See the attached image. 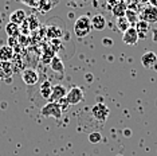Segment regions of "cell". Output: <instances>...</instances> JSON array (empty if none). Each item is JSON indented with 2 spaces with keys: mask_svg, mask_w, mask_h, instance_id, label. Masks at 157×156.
I'll return each instance as SVG.
<instances>
[{
  "mask_svg": "<svg viewBox=\"0 0 157 156\" xmlns=\"http://www.w3.org/2000/svg\"><path fill=\"white\" fill-rule=\"evenodd\" d=\"M91 31V19L86 15H82L74 22V34L78 38L87 37Z\"/></svg>",
  "mask_w": 157,
  "mask_h": 156,
  "instance_id": "1",
  "label": "cell"
},
{
  "mask_svg": "<svg viewBox=\"0 0 157 156\" xmlns=\"http://www.w3.org/2000/svg\"><path fill=\"white\" fill-rule=\"evenodd\" d=\"M91 115H93V117H94L95 120L103 123V121H106V120H108V117L110 115V111H109V108L105 104L98 102V104H95L91 108Z\"/></svg>",
  "mask_w": 157,
  "mask_h": 156,
  "instance_id": "2",
  "label": "cell"
},
{
  "mask_svg": "<svg viewBox=\"0 0 157 156\" xmlns=\"http://www.w3.org/2000/svg\"><path fill=\"white\" fill-rule=\"evenodd\" d=\"M40 115L43 117H54V119H60L62 117V111L56 102H48L40 109Z\"/></svg>",
  "mask_w": 157,
  "mask_h": 156,
  "instance_id": "3",
  "label": "cell"
},
{
  "mask_svg": "<svg viewBox=\"0 0 157 156\" xmlns=\"http://www.w3.org/2000/svg\"><path fill=\"white\" fill-rule=\"evenodd\" d=\"M66 100L69 102V105H78L79 102L83 101V90L78 86H73L67 92Z\"/></svg>",
  "mask_w": 157,
  "mask_h": 156,
  "instance_id": "4",
  "label": "cell"
},
{
  "mask_svg": "<svg viewBox=\"0 0 157 156\" xmlns=\"http://www.w3.org/2000/svg\"><path fill=\"white\" fill-rule=\"evenodd\" d=\"M141 20L146 23H157V8L149 4L141 11Z\"/></svg>",
  "mask_w": 157,
  "mask_h": 156,
  "instance_id": "5",
  "label": "cell"
},
{
  "mask_svg": "<svg viewBox=\"0 0 157 156\" xmlns=\"http://www.w3.org/2000/svg\"><path fill=\"white\" fill-rule=\"evenodd\" d=\"M12 74L13 67L11 62H0V80L10 82L12 80Z\"/></svg>",
  "mask_w": 157,
  "mask_h": 156,
  "instance_id": "6",
  "label": "cell"
},
{
  "mask_svg": "<svg viewBox=\"0 0 157 156\" xmlns=\"http://www.w3.org/2000/svg\"><path fill=\"white\" fill-rule=\"evenodd\" d=\"M122 41H124V43L128 45V46H136V45H137L138 34H137V31H136V28L133 26L122 34Z\"/></svg>",
  "mask_w": 157,
  "mask_h": 156,
  "instance_id": "7",
  "label": "cell"
},
{
  "mask_svg": "<svg viewBox=\"0 0 157 156\" xmlns=\"http://www.w3.org/2000/svg\"><path fill=\"white\" fill-rule=\"evenodd\" d=\"M22 78H23V82L26 84L27 86H34V85L38 82L39 76L34 69H26L22 73Z\"/></svg>",
  "mask_w": 157,
  "mask_h": 156,
  "instance_id": "8",
  "label": "cell"
},
{
  "mask_svg": "<svg viewBox=\"0 0 157 156\" xmlns=\"http://www.w3.org/2000/svg\"><path fill=\"white\" fill-rule=\"evenodd\" d=\"M141 63H142V66H144V67H146V69L155 67L157 65V55H156V53L155 51H146L145 54H142Z\"/></svg>",
  "mask_w": 157,
  "mask_h": 156,
  "instance_id": "9",
  "label": "cell"
},
{
  "mask_svg": "<svg viewBox=\"0 0 157 156\" xmlns=\"http://www.w3.org/2000/svg\"><path fill=\"white\" fill-rule=\"evenodd\" d=\"M67 94V90L63 85H55L52 86V93H51V97H50V102H58L59 100L65 98Z\"/></svg>",
  "mask_w": 157,
  "mask_h": 156,
  "instance_id": "10",
  "label": "cell"
},
{
  "mask_svg": "<svg viewBox=\"0 0 157 156\" xmlns=\"http://www.w3.org/2000/svg\"><path fill=\"white\" fill-rule=\"evenodd\" d=\"M27 19V15H26V11L24 10H16L11 14L10 16V23H13V24H23Z\"/></svg>",
  "mask_w": 157,
  "mask_h": 156,
  "instance_id": "11",
  "label": "cell"
},
{
  "mask_svg": "<svg viewBox=\"0 0 157 156\" xmlns=\"http://www.w3.org/2000/svg\"><path fill=\"white\" fill-rule=\"evenodd\" d=\"M13 49L11 46H2L0 47V62H10L13 59Z\"/></svg>",
  "mask_w": 157,
  "mask_h": 156,
  "instance_id": "12",
  "label": "cell"
},
{
  "mask_svg": "<svg viewBox=\"0 0 157 156\" xmlns=\"http://www.w3.org/2000/svg\"><path fill=\"white\" fill-rule=\"evenodd\" d=\"M136 28V31H137V34H138V39L140 38H146V35H148L149 33V30H151V26H149V23H146L144 22V20H138L137 23H136V26H133Z\"/></svg>",
  "mask_w": 157,
  "mask_h": 156,
  "instance_id": "13",
  "label": "cell"
},
{
  "mask_svg": "<svg viewBox=\"0 0 157 156\" xmlns=\"http://www.w3.org/2000/svg\"><path fill=\"white\" fill-rule=\"evenodd\" d=\"M105 27H106V19L103 15L97 14L95 16L91 18V28H94L97 31H102Z\"/></svg>",
  "mask_w": 157,
  "mask_h": 156,
  "instance_id": "14",
  "label": "cell"
},
{
  "mask_svg": "<svg viewBox=\"0 0 157 156\" xmlns=\"http://www.w3.org/2000/svg\"><path fill=\"white\" fill-rule=\"evenodd\" d=\"M126 10H128L126 4L122 3V2H120V3H116V4L112 7V14L117 18V19H118V18L125 16V14H126Z\"/></svg>",
  "mask_w": 157,
  "mask_h": 156,
  "instance_id": "15",
  "label": "cell"
},
{
  "mask_svg": "<svg viewBox=\"0 0 157 156\" xmlns=\"http://www.w3.org/2000/svg\"><path fill=\"white\" fill-rule=\"evenodd\" d=\"M40 94L42 97L44 98V100H50V97H51V93H52V85L50 81H44L43 84H42L40 86Z\"/></svg>",
  "mask_w": 157,
  "mask_h": 156,
  "instance_id": "16",
  "label": "cell"
},
{
  "mask_svg": "<svg viewBox=\"0 0 157 156\" xmlns=\"http://www.w3.org/2000/svg\"><path fill=\"white\" fill-rule=\"evenodd\" d=\"M47 37L48 38H62L63 37V30L62 28H58V27H55V26H50L47 27Z\"/></svg>",
  "mask_w": 157,
  "mask_h": 156,
  "instance_id": "17",
  "label": "cell"
},
{
  "mask_svg": "<svg viewBox=\"0 0 157 156\" xmlns=\"http://www.w3.org/2000/svg\"><path fill=\"white\" fill-rule=\"evenodd\" d=\"M116 24H117V28H118L121 33H125V31H128L132 27L130 23H129V20H128L125 16L118 18V19H117V22H116Z\"/></svg>",
  "mask_w": 157,
  "mask_h": 156,
  "instance_id": "18",
  "label": "cell"
},
{
  "mask_svg": "<svg viewBox=\"0 0 157 156\" xmlns=\"http://www.w3.org/2000/svg\"><path fill=\"white\" fill-rule=\"evenodd\" d=\"M56 4H58V3H52V2L43 0V2H40V6H39L38 11L40 12V14H47L48 11H51V8H54Z\"/></svg>",
  "mask_w": 157,
  "mask_h": 156,
  "instance_id": "19",
  "label": "cell"
},
{
  "mask_svg": "<svg viewBox=\"0 0 157 156\" xmlns=\"http://www.w3.org/2000/svg\"><path fill=\"white\" fill-rule=\"evenodd\" d=\"M6 31H7V35L10 38H15L19 35V31H20V27L17 24H13V23H8L6 27Z\"/></svg>",
  "mask_w": 157,
  "mask_h": 156,
  "instance_id": "20",
  "label": "cell"
},
{
  "mask_svg": "<svg viewBox=\"0 0 157 156\" xmlns=\"http://www.w3.org/2000/svg\"><path fill=\"white\" fill-rule=\"evenodd\" d=\"M125 18H126L128 20H129V23H130V24H134V26H136V23H137L138 20H140L137 11H136V10H130V8H128V10H126Z\"/></svg>",
  "mask_w": 157,
  "mask_h": 156,
  "instance_id": "21",
  "label": "cell"
},
{
  "mask_svg": "<svg viewBox=\"0 0 157 156\" xmlns=\"http://www.w3.org/2000/svg\"><path fill=\"white\" fill-rule=\"evenodd\" d=\"M51 69L54 70V72H58L60 74H63V65H62V61L59 59V57H54L51 61Z\"/></svg>",
  "mask_w": 157,
  "mask_h": 156,
  "instance_id": "22",
  "label": "cell"
},
{
  "mask_svg": "<svg viewBox=\"0 0 157 156\" xmlns=\"http://www.w3.org/2000/svg\"><path fill=\"white\" fill-rule=\"evenodd\" d=\"M101 140H102V136L99 132H93V133L89 135V141H90L91 144H97Z\"/></svg>",
  "mask_w": 157,
  "mask_h": 156,
  "instance_id": "23",
  "label": "cell"
},
{
  "mask_svg": "<svg viewBox=\"0 0 157 156\" xmlns=\"http://www.w3.org/2000/svg\"><path fill=\"white\" fill-rule=\"evenodd\" d=\"M56 104L59 105V108H60V111H67L69 109V102H67V100H66V97L65 98H62V100H59Z\"/></svg>",
  "mask_w": 157,
  "mask_h": 156,
  "instance_id": "24",
  "label": "cell"
},
{
  "mask_svg": "<svg viewBox=\"0 0 157 156\" xmlns=\"http://www.w3.org/2000/svg\"><path fill=\"white\" fill-rule=\"evenodd\" d=\"M23 4H26L28 7H33V8L38 10L39 6H40V2H26V0H23Z\"/></svg>",
  "mask_w": 157,
  "mask_h": 156,
  "instance_id": "25",
  "label": "cell"
},
{
  "mask_svg": "<svg viewBox=\"0 0 157 156\" xmlns=\"http://www.w3.org/2000/svg\"><path fill=\"white\" fill-rule=\"evenodd\" d=\"M102 43H103V46H112L113 45V41L110 38H103L102 39Z\"/></svg>",
  "mask_w": 157,
  "mask_h": 156,
  "instance_id": "26",
  "label": "cell"
},
{
  "mask_svg": "<svg viewBox=\"0 0 157 156\" xmlns=\"http://www.w3.org/2000/svg\"><path fill=\"white\" fill-rule=\"evenodd\" d=\"M152 41L157 43V28H153L152 30Z\"/></svg>",
  "mask_w": 157,
  "mask_h": 156,
  "instance_id": "27",
  "label": "cell"
},
{
  "mask_svg": "<svg viewBox=\"0 0 157 156\" xmlns=\"http://www.w3.org/2000/svg\"><path fill=\"white\" fill-rule=\"evenodd\" d=\"M153 69H155V70H157V65H156V66H155V67H153Z\"/></svg>",
  "mask_w": 157,
  "mask_h": 156,
  "instance_id": "28",
  "label": "cell"
}]
</instances>
